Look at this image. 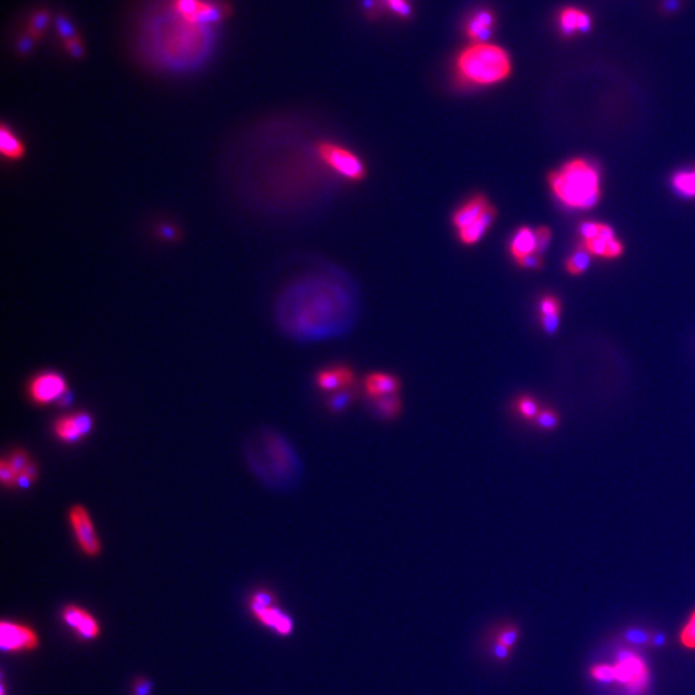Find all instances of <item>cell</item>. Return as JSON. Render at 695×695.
Wrapping results in <instances>:
<instances>
[{
    "mask_svg": "<svg viewBox=\"0 0 695 695\" xmlns=\"http://www.w3.org/2000/svg\"><path fill=\"white\" fill-rule=\"evenodd\" d=\"M0 149L1 154L10 160H17L23 154V145L20 137L6 125H3L0 130Z\"/></svg>",
    "mask_w": 695,
    "mask_h": 695,
    "instance_id": "21",
    "label": "cell"
},
{
    "mask_svg": "<svg viewBox=\"0 0 695 695\" xmlns=\"http://www.w3.org/2000/svg\"><path fill=\"white\" fill-rule=\"evenodd\" d=\"M614 670V681L626 687L627 694L640 695L646 689L649 674L644 661L640 656L622 650L617 656Z\"/></svg>",
    "mask_w": 695,
    "mask_h": 695,
    "instance_id": "8",
    "label": "cell"
},
{
    "mask_svg": "<svg viewBox=\"0 0 695 695\" xmlns=\"http://www.w3.org/2000/svg\"><path fill=\"white\" fill-rule=\"evenodd\" d=\"M519 627L514 623H501L492 627L483 640V652L490 661L504 663L509 659L519 640Z\"/></svg>",
    "mask_w": 695,
    "mask_h": 695,
    "instance_id": "10",
    "label": "cell"
},
{
    "mask_svg": "<svg viewBox=\"0 0 695 695\" xmlns=\"http://www.w3.org/2000/svg\"><path fill=\"white\" fill-rule=\"evenodd\" d=\"M560 314V303L555 296H543L539 302V318L543 330L548 333L557 331Z\"/></svg>",
    "mask_w": 695,
    "mask_h": 695,
    "instance_id": "20",
    "label": "cell"
},
{
    "mask_svg": "<svg viewBox=\"0 0 695 695\" xmlns=\"http://www.w3.org/2000/svg\"><path fill=\"white\" fill-rule=\"evenodd\" d=\"M314 382L323 392L335 393L344 391L343 380L338 370V366L318 371L314 376Z\"/></svg>",
    "mask_w": 695,
    "mask_h": 695,
    "instance_id": "22",
    "label": "cell"
},
{
    "mask_svg": "<svg viewBox=\"0 0 695 695\" xmlns=\"http://www.w3.org/2000/svg\"><path fill=\"white\" fill-rule=\"evenodd\" d=\"M50 22V13L47 10H40L35 12L30 20V29L37 30L39 32H43L48 28Z\"/></svg>",
    "mask_w": 695,
    "mask_h": 695,
    "instance_id": "29",
    "label": "cell"
},
{
    "mask_svg": "<svg viewBox=\"0 0 695 695\" xmlns=\"http://www.w3.org/2000/svg\"><path fill=\"white\" fill-rule=\"evenodd\" d=\"M59 403L62 407H69L70 404L72 403V394L70 393V391L59 400Z\"/></svg>",
    "mask_w": 695,
    "mask_h": 695,
    "instance_id": "39",
    "label": "cell"
},
{
    "mask_svg": "<svg viewBox=\"0 0 695 695\" xmlns=\"http://www.w3.org/2000/svg\"><path fill=\"white\" fill-rule=\"evenodd\" d=\"M588 251H585L583 249L581 251H578L573 256H570L567 262V271H568L570 274H581L583 273L588 268V262H590V258H588Z\"/></svg>",
    "mask_w": 695,
    "mask_h": 695,
    "instance_id": "26",
    "label": "cell"
},
{
    "mask_svg": "<svg viewBox=\"0 0 695 695\" xmlns=\"http://www.w3.org/2000/svg\"><path fill=\"white\" fill-rule=\"evenodd\" d=\"M69 392L66 379L56 371H43L35 375L28 385L30 400L37 406H48Z\"/></svg>",
    "mask_w": 695,
    "mask_h": 695,
    "instance_id": "11",
    "label": "cell"
},
{
    "mask_svg": "<svg viewBox=\"0 0 695 695\" xmlns=\"http://www.w3.org/2000/svg\"><path fill=\"white\" fill-rule=\"evenodd\" d=\"M63 43H65V48L74 59H81L84 56V45L81 43V39L79 38V35L72 39L66 40Z\"/></svg>",
    "mask_w": 695,
    "mask_h": 695,
    "instance_id": "34",
    "label": "cell"
},
{
    "mask_svg": "<svg viewBox=\"0 0 695 695\" xmlns=\"http://www.w3.org/2000/svg\"><path fill=\"white\" fill-rule=\"evenodd\" d=\"M535 422H537V425L543 428V429H552L558 425V415L551 410H545V411H539L537 417Z\"/></svg>",
    "mask_w": 695,
    "mask_h": 695,
    "instance_id": "32",
    "label": "cell"
},
{
    "mask_svg": "<svg viewBox=\"0 0 695 695\" xmlns=\"http://www.w3.org/2000/svg\"><path fill=\"white\" fill-rule=\"evenodd\" d=\"M355 397H357V393L353 392L352 389L339 391V392L333 393L327 398L326 406L333 413H342L352 404Z\"/></svg>",
    "mask_w": 695,
    "mask_h": 695,
    "instance_id": "23",
    "label": "cell"
},
{
    "mask_svg": "<svg viewBox=\"0 0 695 695\" xmlns=\"http://www.w3.org/2000/svg\"><path fill=\"white\" fill-rule=\"evenodd\" d=\"M592 26L590 14L574 7H567L559 13V28L564 37L586 34Z\"/></svg>",
    "mask_w": 695,
    "mask_h": 695,
    "instance_id": "17",
    "label": "cell"
},
{
    "mask_svg": "<svg viewBox=\"0 0 695 695\" xmlns=\"http://www.w3.org/2000/svg\"><path fill=\"white\" fill-rule=\"evenodd\" d=\"M17 474L12 469L7 457H3L0 461V480L1 484L7 488H14L17 483Z\"/></svg>",
    "mask_w": 695,
    "mask_h": 695,
    "instance_id": "27",
    "label": "cell"
},
{
    "mask_svg": "<svg viewBox=\"0 0 695 695\" xmlns=\"http://www.w3.org/2000/svg\"><path fill=\"white\" fill-rule=\"evenodd\" d=\"M148 692H149V685L147 683H141L138 684L137 686V695H148Z\"/></svg>",
    "mask_w": 695,
    "mask_h": 695,
    "instance_id": "40",
    "label": "cell"
},
{
    "mask_svg": "<svg viewBox=\"0 0 695 695\" xmlns=\"http://www.w3.org/2000/svg\"><path fill=\"white\" fill-rule=\"evenodd\" d=\"M7 460L17 475H20L21 473L25 470L26 466L30 464L29 455L23 450H13Z\"/></svg>",
    "mask_w": 695,
    "mask_h": 695,
    "instance_id": "28",
    "label": "cell"
},
{
    "mask_svg": "<svg viewBox=\"0 0 695 695\" xmlns=\"http://www.w3.org/2000/svg\"><path fill=\"white\" fill-rule=\"evenodd\" d=\"M672 185L683 196L695 197V169L690 172H678L672 178Z\"/></svg>",
    "mask_w": 695,
    "mask_h": 695,
    "instance_id": "24",
    "label": "cell"
},
{
    "mask_svg": "<svg viewBox=\"0 0 695 695\" xmlns=\"http://www.w3.org/2000/svg\"><path fill=\"white\" fill-rule=\"evenodd\" d=\"M56 29L59 31V37L63 39V41L78 37L72 23L63 14H59V17L56 19Z\"/></svg>",
    "mask_w": 695,
    "mask_h": 695,
    "instance_id": "30",
    "label": "cell"
},
{
    "mask_svg": "<svg viewBox=\"0 0 695 695\" xmlns=\"http://www.w3.org/2000/svg\"><path fill=\"white\" fill-rule=\"evenodd\" d=\"M496 25L495 13L490 10H477L465 25V34L475 43H486Z\"/></svg>",
    "mask_w": 695,
    "mask_h": 695,
    "instance_id": "18",
    "label": "cell"
},
{
    "mask_svg": "<svg viewBox=\"0 0 695 695\" xmlns=\"http://www.w3.org/2000/svg\"><path fill=\"white\" fill-rule=\"evenodd\" d=\"M363 389L369 400H375L384 395L398 394L401 382L397 376L391 373H371L364 377Z\"/></svg>",
    "mask_w": 695,
    "mask_h": 695,
    "instance_id": "15",
    "label": "cell"
},
{
    "mask_svg": "<svg viewBox=\"0 0 695 695\" xmlns=\"http://www.w3.org/2000/svg\"><path fill=\"white\" fill-rule=\"evenodd\" d=\"M626 637L628 641L635 643V644H644V643H647L649 639H650L646 632L640 631V630H631V631H628L626 634Z\"/></svg>",
    "mask_w": 695,
    "mask_h": 695,
    "instance_id": "37",
    "label": "cell"
},
{
    "mask_svg": "<svg viewBox=\"0 0 695 695\" xmlns=\"http://www.w3.org/2000/svg\"><path fill=\"white\" fill-rule=\"evenodd\" d=\"M681 641L687 647H695V613L690 618L689 623L683 630Z\"/></svg>",
    "mask_w": 695,
    "mask_h": 695,
    "instance_id": "33",
    "label": "cell"
},
{
    "mask_svg": "<svg viewBox=\"0 0 695 695\" xmlns=\"http://www.w3.org/2000/svg\"><path fill=\"white\" fill-rule=\"evenodd\" d=\"M94 422L92 415L85 411L59 416L53 424L54 437L66 444H74L84 439L93 431Z\"/></svg>",
    "mask_w": 695,
    "mask_h": 695,
    "instance_id": "13",
    "label": "cell"
},
{
    "mask_svg": "<svg viewBox=\"0 0 695 695\" xmlns=\"http://www.w3.org/2000/svg\"><path fill=\"white\" fill-rule=\"evenodd\" d=\"M35 41L37 40L34 39L28 32L25 35H22L19 41H17V50H19V53H21V54H28V53H30L31 50L34 48Z\"/></svg>",
    "mask_w": 695,
    "mask_h": 695,
    "instance_id": "36",
    "label": "cell"
},
{
    "mask_svg": "<svg viewBox=\"0 0 695 695\" xmlns=\"http://www.w3.org/2000/svg\"><path fill=\"white\" fill-rule=\"evenodd\" d=\"M304 280L287 287L277 303V321L300 340H322L343 333L352 320V302L338 284Z\"/></svg>",
    "mask_w": 695,
    "mask_h": 695,
    "instance_id": "1",
    "label": "cell"
},
{
    "mask_svg": "<svg viewBox=\"0 0 695 695\" xmlns=\"http://www.w3.org/2000/svg\"><path fill=\"white\" fill-rule=\"evenodd\" d=\"M591 675H592L594 678H597V681H600V683L610 684V683L614 681V670H613V666L600 665V666L594 667L591 670Z\"/></svg>",
    "mask_w": 695,
    "mask_h": 695,
    "instance_id": "31",
    "label": "cell"
},
{
    "mask_svg": "<svg viewBox=\"0 0 695 695\" xmlns=\"http://www.w3.org/2000/svg\"><path fill=\"white\" fill-rule=\"evenodd\" d=\"M39 645L37 632L26 625L3 621L0 625V647L8 653L30 652Z\"/></svg>",
    "mask_w": 695,
    "mask_h": 695,
    "instance_id": "12",
    "label": "cell"
},
{
    "mask_svg": "<svg viewBox=\"0 0 695 695\" xmlns=\"http://www.w3.org/2000/svg\"><path fill=\"white\" fill-rule=\"evenodd\" d=\"M509 253L518 265L529 256L539 254L536 231L529 227H520L519 229H517L510 240Z\"/></svg>",
    "mask_w": 695,
    "mask_h": 695,
    "instance_id": "16",
    "label": "cell"
},
{
    "mask_svg": "<svg viewBox=\"0 0 695 695\" xmlns=\"http://www.w3.org/2000/svg\"><path fill=\"white\" fill-rule=\"evenodd\" d=\"M70 527L80 551L89 558L101 554V541L88 510L83 505H74L69 510Z\"/></svg>",
    "mask_w": 695,
    "mask_h": 695,
    "instance_id": "9",
    "label": "cell"
},
{
    "mask_svg": "<svg viewBox=\"0 0 695 695\" xmlns=\"http://www.w3.org/2000/svg\"><path fill=\"white\" fill-rule=\"evenodd\" d=\"M370 407L373 410V415L377 416L382 420L391 422L400 416L402 411V401L400 394H391V395H384L380 398L370 400Z\"/></svg>",
    "mask_w": 695,
    "mask_h": 695,
    "instance_id": "19",
    "label": "cell"
},
{
    "mask_svg": "<svg viewBox=\"0 0 695 695\" xmlns=\"http://www.w3.org/2000/svg\"><path fill=\"white\" fill-rule=\"evenodd\" d=\"M317 156L326 167L346 180L361 182L367 169L362 158L351 149L333 142H321L315 146Z\"/></svg>",
    "mask_w": 695,
    "mask_h": 695,
    "instance_id": "5",
    "label": "cell"
},
{
    "mask_svg": "<svg viewBox=\"0 0 695 695\" xmlns=\"http://www.w3.org/2000/svg\"><path fill=\"white\" fill-rule=\"evenodd\" d=\"M277 599L268 590H258L250 599V610L260 625L278 636H290L294 632L293 617L277 605Z\"/></svg>",
    "mask_w": 695,
    "mask_h": 695,
    "instance_id": "6",
    "label": "cell"
},
{
    "mask_svg": "<svg viewBox=\"0 0 695 695\" xmlns=\"http://www.w3.org/2000/svg\"><path fill=\"white\" fill-rule=\"evenodd\" d=\"M62 619L83 640H93L98 636L101 632V627L97 619L85 609L78 605L65 607L62 612Z\"/></svg>",
    "mask_w": 695,
    "mask_h": 695,
    "instance_id": "14",
    "label": "cell"
},
{
    "mask_svg": "<svg viewBox=\"0 0 695 695\" xmlns=\"http://www.w3.org/2000/svg\"><path fill=\"white\" fill-rule=\"evenodd\" d=\"M21 474L26 475L30 480L35 481V480L38 479V477H39V469H38V466H37V464H35V462L30 461V464L28 466H26V469L22 471Z\"/></svg>",
    "mask_w": 695,
    "mask_h": 695,
    "instance_id": "38",
    "label": "cell"
},
{
    "mask_svg": "<svg viewBox=\"0 0 695 695\" xmlns=\"http://www.w3.org/2000/svg\"><path fill=\"white\" fill-rule=\"evenodd\" d=\"M496 207L481 194L465 200L452 216V225L462 245H477L487 235L496 219Z\"/></svg>",
    "mask_w": 695,
    "mask_h": 695,
    "instance_id": "4",
    "label": "cell"
},
{
    "mask_svg": "<svg viewBox=\"0 0 695 695\" xmlns=\"http://www.w3.org/2000/svg\"><path fill=\"white\" fill-rule=\"evenodd\" d=\"M663 643H665V636L663 635H656L654 637V644L656 645H663Z\"/></svg>",
    "mask_w": 695,
    "mask_h": 695,
    "instance_id": "41",
    "label": "cell"
},
{
    "mask_svg": "<svg viewBox=\"0 0 695 695\" xmlns=\"http://www.w3.org/2000/svg\"><path fill=\"white\" fill-rule=\"evenodd\" d=\"M554 195L570 209H590L600 198V176L586 160L574 158L548 176Z\"/></svg>",
    "mask_w": 695,
    "mask_h": 695,
    "instance_id": "3",
    "label": "cell"
},
{
    "mask_svg": "<svg viewBox=\"0 0 695 695\" xmlns=\"http://www.w3.org/2000/svg\"><path fill=\"white\" fill-rule=\"evenodd\" d=\"M517 410L526 420H536L539 413V403L532 397H521L517 401Z\"/></svg>",
    "mask_w": 695,
    "mask_h": 695,
    "instance_id": "25",
    "label": "cell"
},
{
    "mask_svg": "<svg viewBox=\"0 0 695 695\" xmlns=\"http://www.w3.org/2000/svg\"><path fill=\"white\" fill-rule=\"evenodd\" d=\"M536 238H537V250L539 254H542L551 241V231L548 227H539L536 229Z\"/></svg>",
    "mask_w": 695,
    "mask_h": 695,
    "instance_id": "35",
    "label": "cell"
},
{
    "mask_svg": "<svg viewBox=\"0 0 695 695\" xmlns=\"http://www.w3.org/2000/svg\"><path fill=\"white\" fill-rule=\"evenodd\" d=\"M512 71L510 54L499 45L475 43L455 61V76L461 87L484 88L502 83Z\"/></svg>",
    "mask_w": 695,
    "mask_h": 695,
    "instance_id": "2",
    "label": "cell"
},
{
    "mask_svg": "<svg viewBox=\"0 0 695 695\" xmlns=\"http://www.w3.org/2000/svg\"><path fill=\"white\" fill-rule=\"evenodd\" d=\"M581 236L582 249L588 254L616 259L623 253V245L616 238L613 229L604 223H583L581 225Z\"/></svg>",
    "mask_w": 695,
    "mask_h": 695,
    "instance_id": "7",
    "label": "cell"
}]
</instances>
